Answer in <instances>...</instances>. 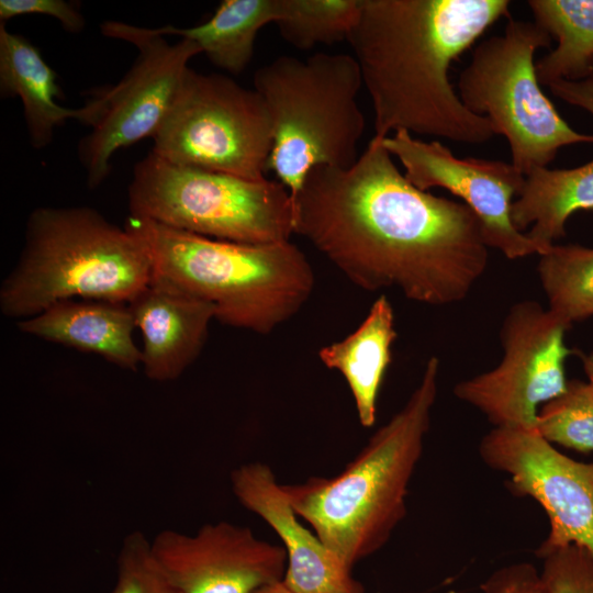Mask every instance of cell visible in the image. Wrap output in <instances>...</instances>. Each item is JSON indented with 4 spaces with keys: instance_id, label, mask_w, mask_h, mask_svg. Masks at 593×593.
Listing matches in <instances>:
<instances>
[{
    "instance_id": "cell-26",
    "label": "cell",
    "mask_w": 593,
    "mask_h": 593,
    "mask_svg": "<svg viewBox=\"0 0 593 593\" xmlns=\"http://www.w3.org/2000/svg\"><path fill=\"white\" fill-rule=\"evenodd\" d=\"M111 593H180L156 561L150 541L141 532L128 534L116 559Z\"/></svg>"
},
{
    "instance_id": "cell-10",
    "label": "cell",
    "mask_w": 593,
    "mask_h": 593,
    "mask_svg": "<svg viewBox=\"0 0 593 593\" xmlns=\"http://www.w3.org/2000/svg\"><path fill=\"white\" fill-rule=\"evenodd\" d=\"M100 27L103 35L133 44L138 55L121 81L104 90V111L78 144L90 189L109 176L116 150L156 135L174 104L190 59L202 53L189 38L180 37L169 44L153 29L119 21L103 22Z\"/></svg>"
},
{
    "instance_id": "cell-7",
    "label": "cell",
    "mask_w": 593,
    "mask_h": 593,
    "mask_svg": "<svg viewBox=\"0 0 593 593\" xmlns=\"http://www.w3.org/2000/svg\"><path fill=\"white\" fill-rule=\"evenodd\" d=\"M131 216L247 244L290 240L294 203L279 181L170 163L150 152L135 164L127 189Z\"/></svg>"
},
{
    "instance_id": "cell-8",
    "label": "cell",
    "mask_w": 593,
    "mask_h": 593,
    "mask_svg": "<svg viewBox=\"0 0 593 593\" xmlns=\"http://www.w3.org/2000/svg\"><path fill=\"white\" fill-rule=\"evenodd\" d=\"M551 40L535 21L510 19L503 34L475 46L458 80L461 102L506 138L511 163L524 176L547 167L564 146L593 144V134L573 130L540 88L534 55Z\"/></svg>"
},
{
    "instance_id": "cell-22",
    "label": "cell",
    "mask_w": 593,
    "mask_h": 593,
    "mask_svg": "<svg viewBox=\"0 0 593 593\" xmlns=\"http://www.w3.org/2000/svg\"><path fill=\"white\" fill-rule=\"evenodd\" d=\"M535 22L557 46L535 64L540 85L585 77L593 59V0H529Z\"/></svg>"
},
{
    "instance_id": "cell-18",
    "label": "cell",
    "mask_w": 593,
    "mask_h": 593,
    "mask_svg": "<svg viewBox=\"0 0 593 593\" xmlns=\"http://www.w3.org/2000/svg\"><path fill=\"white\" fill-rule=\"evenodd\" d=\"M22 333L74 349L93 353L125 370L136 371L142 351L133 340L136 327L128 303L66 300L21 320Z\"/></svg>"
},
{
    "instance_id": "cell-30",
    "label": "cell",
    "mask_w": 593,
    "mask_h": 593,
    "mask_svg": "<svg viewBox=\"0 0 593 593\" xmlns=\"http://www.w3.org/2000/svg\"><path fill=\"white\" fill-rule=\"evenodd\" d=\"M548 88L555 97L593 115V59L585 77L578 80L559 79Z\"/></svg>"
},
{
    "instance_id": "cell-28",
    "label": "cell",
    "mask_w": 593,
    "mask_h": 593,
    "mask_svg": "<svg viewBox=\"0 0 593 593\" xmlns=\"http://www.w3.org/2000/svg\"><path fill=\"white\" fill-rule=\"evenodd\" d=\"M24 14H44L59 21L65 31L79 33L85 29L86 21L79 5L65 0H1L0 20H7Z\"/></svg>"
},
{
    "instance_id": "cell-15",
    "label": "cell",
    "mask_w": 593,
    "mask_h": 593,
    "mask_svg": "<svg viewBox=\"0 0 593 593\" xmlns=\"http://www.w3.org/2000/svg\"><path fill=\"white\" fill-rule=\"evenodd\" d=\"M231 485L237 501L280 538L287 555L282 578L287 588L295 593H366L351 569L302 524L268 465H240L231 473Z\"/></svg>"
},
{
    "instance_id": "cell-25",
    "label": "cell",
    "mask_w": 593,
    "mask_h": 593,
    "mask_svg": "<svg viewBox=\"0 0 593 593\" xmlns=\"http://www.w3.org/2000/svg\"><path fill=\"white\" fill-rule=\"evenodd\" d=\"M536 430L550 444L581 452L593 451V388L568 381L567 389L540 406Z\"/></svg>"
},
{
    "instance_id": "cell-11",
    "label": "cell",
    "mask_w": 593,
    "mask_h": 593,
    "mask_svg": "<svg viewBox=\"0 0 593 593\" xmlns=\"http://www.w3.org/2000/svg\"><path fill=\"white\" fill-rule=\"evenodd\" d=\"M570 327L537 301L513 304L500 332V363L457 383L454 394L494 427H535L540 406L567 389L564 365L574 353L564 340Z\"/></svg>"
},
{
    "instance_id": "cell-27",
    "label": "cell",
    "mask_w": 593,
    "mask_h": 593,
    "mask_svg": "<svg viewBox=\"0 0 593 593\" xmlns=\"http://www.w3.org/2000/svg\"><path fill=\"white\" fill-rule=\"evenodd\" d=\"M540 559L547 593H593V557L584 548L569 545Z\"/></svg>"
},
{
    "instance_id": "cell-1",
    "label": "cell",
    "mask_w": 593,
    "mask_h": 593,
    "mask_svg": "<svg viewBox=\"0 0 593 593\" xmlns=\"http://www.w3.org/2000/svg\"><path fill=\"white\" fill-rule=\"evenodd\" d=\"M294 203V234L366 291L395 289L434 306L462 301L485 272L489 246L463 202L411 183L372 137L348 168L316 166Z\"/></svg>"
},
{
    "instance_id": "cell-2",
    "label": "cell",
    "mask_w": 593,
    "mask_h": 593,
    "mask_svg": "<svg viewBox=\"0 0 593 593\" xmlns=\"http://www.w3.org/2000/svg\"><path fill=\"white\" fill-rule=\"evenodd\" d=\"M507 0H361L347 42L373 109L374 137L406 131L480 145L496 135L469 111L450 79L451 63L496 21Z\"/></svg>"
},
{
    "instance_id": "cell-32",
    "label": "cell",
    "mask_w": 593,
    "mask_h": 593,
    "mask_svg": "<svg viewBox=\"0 0 593 593\" xmlns=\"http://www.w3.org/2000/svg\"><path fill=\"white\" fill-rule=\"evenodd\" d=\"M255 593H295L284 585L282 580L265 585Z\"/></svg>"
},
{
    "instance_id": "cell-20",
    "label": "cell",
    "mask_w": 593,
    "mask_h": 593,
    "mask_svg": "<svg viewBox=\"0 0 593 593\" xmlns=\"http://www.w3.org/2000/svg\"><path fill=\"white\" fill-rule=\"evenodd\" d=\"M511 206L515 228L523 231L542 254L566 235L568 219L593 210V159L570 169L534 168Z\"/></svg>"
},
{
    "instance_id": "cell-17",
    "label": "cell",
    "mask_w": 593,
    "mask_h": 593,
    "mask_svg": "<svg viewBox=\"0 0 593 593\" xmlns=\"http://www.w3.org/2000/svg\"><path fill=\"white\" fill-rule=\"evenodd\" d=\"M0 92L21 99L30 143L37 149L49 145L54 130L69 119L93 127L105 107L104 91L79 109L56 102L61 94L57 74L27 38L9 32L4 23H0Z\"/></svg>"
},
{
    "instance_id": "cell-9",
    "label": "cell",
    "mask_w": 593,
    "mask_h": 593,
    "mask_svg": "<svg viewBox=\"0 0 593 593\" xmlns=\"http://www.w3.org/2000/svg\"><path fill=\"white\" fill-rule=\"evenodd\" d=\"M153 141L152 152L170 163L261 180L272 127L255 89L188 68Z\"/></svg>"
},
{
    "instance_id": "cell-5",
    "label": "cell",
    "mask_w": 593,
    "mask_h": 593,
    "mask_svg": "<svg viewBox=\"0 0 593 593\" xmlns=\"http://www.w3.org/2000/svg\"><path fill=\"white\" fill-rule=\"evenodd\" d=\"M126 223L149 247L152 281L210 302L224 325L268 335L296 315L314 290V270L290 240L247 244L133 216Z\"/></svg>"
},
{
    "instance_id": "cell-6",
    "label": "cell",
    "mask_w": 593,
    "mask_h": 593,
    "mask_svg": "<svg viewBox=\"0 0 593 593\" xmlns=\"http://www.w3.org/2000/svg\"><path fill=\"white\" fill-rule=\"evenodd\" d=\"M361 86L357 60L344 53L279 56L255 71L254 89L272 127L267 171L292 201L314 167L348 168L358 159L366 126L357 101Z\"/></svg>"
},
{
    "instance_id": "cell-23",
    "label": "cell",
    "mask_w": 593,
    "mask_h": 593,
    "mask_svg": "<svg viewBox=\"0 0 593 593\" xmlns=\"http://www.w3.org/2000/svg\"><path fill=\"white\" fill-rule=\"evenodd\" d=\"M539 257L547 309L569 326L593 316V248L553 244Z\"/></svg>"
},
{
    "instance_id": "cell-4",
    "label": "cell",
    "mask_w": 593,
    "mask_h": 593,
    "mask_svg": "<svg viewBox=\"0 0 593 593\" xmlns=\"http://www.w3.org/2000/svg\"><path fill=\"white\" fill-rule=\"evenodd\" d=\"M152 278L149 247L128 223L119 227L89 206H41L0 286V310L25 320L75 298L130 303Z\"/></svg>"
},
{
    "instance_id": "cell-12",
    "label": "cell",
    "mask_w": 593,
    "mask_h": 593,
    "mask_svg": "<svg viewBox=\"0 0 593 593\" xmlns=\"http://www.w3.org/2000/svg\"><path fill=\"white\" fill-rule=\"evenodd\" d=\"M481 459L508 475V488L537 501L549 533L536 555L577 545L593 557V462L560 452L535 427H493L479 445Z\"/></svg>"
},
{
    "instance_id": "cell-24",
    "label": "cell",
    "mask_w": 593,
    "mask_h": 593,
    "mask_svg": "<svg viewBox=\"0 0 593 593\" xmlns=\"http://www.w3.org/2000/svg\"><path fill=\"white\" fill-rule=\"evenodd\" d=\"M361 0H280L275 24L281 37L301 51L347 41Z\"/></svg>"
},
{
    "instance_id": "cell-3",
    "label": "cell",
    "mask_w": 593,
    "mask_h": 593,
    "mask_svg": "<svg viewBox=\"0 0 593 593\" xmlns=\"http://www.w3.org/2000/svg\"><path fill=\"white\" fill-rule=\"evenodd\" d=\"M440 362L427 360L403 407L338 474L282 484L298 516L349 569L379 551L406 514L438 392Z\"/></svg>"
},
{
    "instance_id": "cell-29",
    "label": "cell",
    "mask_w": 593,
    "mask_h": 593,
    "mask_svg": "<svg viewBox=\"0 0 593 593\" xmlns=\"http://www.w3.org/2000/svg\"><path fill=\"white\" fill-rule=\"evenodd\" d=\"M483 593H547L541 573L529 562L494 571L480 586Z\"/></svg>"
},
{
    "instance_id": "cell-21",
    "label": "cell",
    "mask_w": 593,
    "mask_h": 593,
    "mask_svg": "<svg viewBox=\"0 0 593 593\" xmlns=\"http://www.w3.org/2000/svg\"><path fill=\"white\" fill-rule=\"evenodd\" d=\"M279 13L280 0H223L200 25L153 30L163 36L177 35L195 42L213 65L238 75L253 59L258 32L275 23Z\"/></svg>"
},
{
    "instance_id": "cell-31",
    "label": "cell",
    "mask_w": 593,
    "mask_h": 593,
    "mask_svg": "<svg viewBox=\"0 0 593 593\" xmlns=\"http://www.w3.org/2000/svg\"><path fill=\"white\" fill-rule=\"evenodd\" d=\"M582 360L583 369L588 378V382L593 388V349L589 354L578 353Z\"/></svg>"
},
{
    "instance_id": "cell-16",
    "label": "cell",
    "mask_w": 593,
    "mask_h": 593,
    "mask_svg": "<svg viewBox=\"0 0 593 593\" xmlns=\"http://www.w3.org/2000/svg\"><path fill=\"white\" fill-rule=\"evenodd\" d=\"M128 305L143 337L145 376L160 382L179 378L203 349L214 305L154 281Z\"/></svg>"
},
{
    "instance_id": "cell-14",
    "label": "cell",
    "mask_w": 593,
    "mask_h": 593,
    "mask_svg": "<svg viewBox=\"0 0 593 593\" xmlns=\"http://www.w3.org/2000/svg\"><path fill=\"white\" fill-rule=\"evenodd\" d=\"M152 552L180 593H255L282 580V546L230 522L208 523L194 534L171 529L150 541Z\"/></svg>"
},
{
    "instance_id": "cell-19",
    "label": "cell",
    "mask_w": 593,
    "mask_h": 593,
    "mask_svg": "<svg viewBox=\"0 0 593 593\" xmlns=\"http://www.w3.org/2000/svg\"><path fill=\"white\" fill-rule=\"evenodd\" d=\"M394 322L391 302L380 295L353 333L320 348L317 354L326 368L345 379L363 427L373 426L377 419L378 395L398 336Z\"/></svg>"
},
{
    "instance_id": "cell-13",
    "label": "cell",
    "mask_w": 593,
    "mask_h": 593,
    "mask_svg": "<svg viewBox=\"0 0 593 593\" xmlns=\"http://www.w3.org/2000/svg\"><path fill=\"white\" fill-rule=\"evenodd\" d=\"M382 144L402 164L404 176L416 188H443L460 198L479 217L489 247L508 259L542 254L512 223L513 198L525 182V176L512 163L459 158L439 141L427 142L406 131L394 132L382 138Z\"/></svg>"
}]
</instances>
